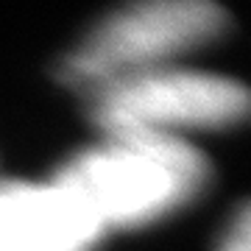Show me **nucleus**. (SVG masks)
I'll return each instance as SVG.
<instances>
[{"label": "nucleus", "instance_id": "nucleus-1", "mask_svg": "<svg viewBox=\"0 0 251 251\" xmlns=\"http://www.w3.org/2000/svg\"><path fill=\"white\" fill-rule=\"evenodd\" d=\"M209 165L181 137H106L75 153L56 179L103 229H134L171 215L204 190Z\"/></svg>", "mask_w": 251, "mask_h": 251}, {"label": "nucleus", "instance_id": "nucleus-2", "mask_svg": "<svg viewBox=\"0 0 251 251\" xmlns=\"http://www.w3.org/2000/svg\"><path fill=\"white\" fill-rule=\"evenodd\" d=\"M226 11L206 0H151L117 11L62 64L70 87L95 92L120 78L159 70L176 56L215 39Z\"/></svg>", "mask_w": 251, "mask_h": 251}, {"label": "nucleus", "instance_id": "nucleus-3", "mask_svg": "<svg viewBox=\"0 0 251 251\" xmlns=\"http://www.w3.org/2000/svg\"><path fill=\"white\" fill-rule=\"evenodd\" d=\"M90 117L106 137H179L246 117V87L224 75L159 67L90 92Z\"/></svg>", "mask_w": 251, "mask_h": 251}, {"label": "nucleus", "instance_id": "nucleus-4", "mask_svg": "<svg viewBox=\"0 0 251 251\" xmlns=\"http://www.w3.org/2000/svg\"><path fill=\"white\" fill-rule=\"evenodd\" d=\"M106 229L59 181H0V251H92Z\"/></svg>", "mask_w": 251, "mask_h": 251}, {"label": "nucleus", "instance_id": "nucleus-5", "mask_svg": "<svg viewBox=\"0 0 251 251\" xmlns=\"http://www.w3.org/2000/svg\"><path fill=\"white\" fill-rule=\"evenodd\" d=\"M249 229H251V221H249V209L243 206L234 226L229 229V234L224 237L221 243V251H249L251 249V237H249Z\"/></svg>", "mask_w": 251, "mask_h": 251}]
</instances>
